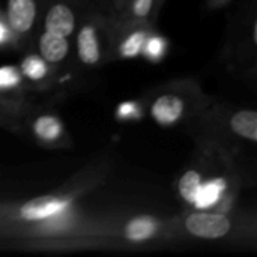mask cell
<instances>
[{
  "label": "cell",
  "instance_id": "cell-7",
  "mask_svg": "<svg viewBox=\"0 0 257 257\" xmlns=\"http://www.w3.org/2000/svg\"><path fill=\"white\" fill-rule=\"evenodd\" d=\"M30 89L24 83L17 65L0 66V126L23 134L24 119L32 110Z\"/></svg>",
  "mask_w": 257,
  "mask_h": 257
},
{
  "label": "cell",
  "instance_id": "cell-9",
  "mask_svg": "<svg viewBox=\"0 0 257 257\" xmlns=\"http://www.w3.org/2000/svg\"><path fill=\"white\" fill-rule=\"evenodd\" d=\"M23 134H29L39 146L47 149H65L72 145L62 117L51 110L38 108L36 105L32 107L24 119Z\"/></svg>",
  "mask_w": 257,
  "mask_h": 257
},
{
  "label": "cell",
  "instance_id": "cell-19",
  "mask_svg": "<svg viewBox=\"0 0 257 257\" xmlns=\"http://www.w3.org/2000/svg\"><path fill=\"white\" fill-rule=\"evenodd\" d=\"M163 2H164V0H160V3H161V5H163Z\"/></svg>",
  "mask_w": 257,
  "mask_h": 257
},
{
  "label": "cell",
  "instance_id": "cell-15",
  "mask_svg": "<svg viewBox=\"0 0 257 257\" xmlns=\"http://www.w3.org/2000/svg\"><path fill=\"white\" fill-rule=\"evenodd\" d=\"M160 0H130L125 9L111 21L114 23H155Z\"/></svg>",
  "mask_w": 257,
  "mask_h": 257
},
{
  "label": "cell",
  "instance_id": "cell-11",
  "mask_svg": "<svg viewBox=\"0 0 257 257\" xmlns=\"http://www.w3.org/2000/svg\"><path fill=\"white\" fill-rule=\"evenodd\" d=\"M154 33L155 23L111 21V59H134L143 54L145 45Z\"/></svg>",
  "mask_w": 257,
  "mask_h": 257
},
{
  "label": "cell",
  "instance_id": "cell-18",
  "mask_svg": "<svg viewBox=\"0 0 257 257\" xmlns=\"http://www.w3.org/2000/svg\"><path fill=\"white\" fill-rule=\"evenodd\" d=\"M232 0H206V8L209 11H214V9H220V8H224L230 3Z\"/></svg>",
  "mask_w": 257,
  "mask_h": 257
},
{
  "label": "cell",
  "instance_id": "cell-13",
  "mask_svg": "<svg viewBox=\"0 0 257 257\" xmlns=\"http://www.w3.org/2000/svg\"><path fill=\"white\" fill-rule=\"evenodd\" d=\"M17 66L30 90H47L54 83L56 68L48 65L38 53L26 54Z\"/></svg>",
  "mask_w": 257,
  "mask_h": 257
},
{
  "label": "cell",
  "instance_id": "cell-14",
  "mask_svg": "<svg viewBox=\"0 0 257 257\" xmlns=\"http://www.w3.org/2000/svg\"><path fill=\"white\" fill-rule=\"evenodd\" d=\"M36 53L53 68L66 65L71 56V41L68 38L42 30L36 36Z\"/></svg>",
  "mask_w": 257,
  "mask_h": 257
},
{
  "label": "cell",
  "instance_id": "cell-10",
  "mask_svg": "<svg viewBox=\"0 0 257 257\" xmlns=\"http://www.w3.org/2000/svg\"><path fill=\"white\" fill-rule=\"evenodd\" d=\"M44 5L45 0H6L3 20L15 44L26 45L32 41Z\"/></svg>",
  "mask_w": 257,
  "mask_h": 257
},
{
  "label": "cell",
  "instance_id": "cell-2",
  "mask_svg": "<svg viewBox=\"0 0 257 257\" xmlns=\"http://www.w3.org/2000/svg\"><path fill=\"white\" fill-rule=\"evenodd\" d=\"M197 148L218 151L232 160L257 143V111L229 102H212L185 126Z\"/></svg>",
  "mask_w": 257,
  "mask_h": 257
},
{
  "label": "cell",
  "instance_id": "cell-16",
  "mask_svg": "<svg viewBox=\"0 0 257 257\" xmlns=\"http://www.w3.org/2000/svg\"><path fill=\"white\" fill-rule=\"evenodd\" d=\"M164 44L166 41L163 38H158L155 33L148 39L146 45H145V50H143V54H146L148 59H160L161 54L164 53Z\"/></svg>",
  "mask_w": 257,
  "mask_h": 257
},
{
  "label": "cell",
  "instance_id": "cell-17",
  "mask_svg": "<svg viewBox=\"0 0 257 257\" xmlns=\"http://www.w3.org/2000/svg\"><path fill=\"white\" fill-rule=\"evenodd\" d=\"M128 2H130V0H113V5H111V14H110V17H111V18L117 17V15L125 9V6L128 5Z\"/></svg>",
  "mask_w": 257,
  "mask_h": 257
},
{
  "label": "cell",
  "instance_id": "cell-6",
  "mask_svg": "<svg viewBox=\"0 0 257 257\" xmlns=\"http://www.w3.org/2000/svg\"><path fill=\"white\" fill-rule=\"evenodd\" d=\"M178 236H181L178 218L166 220L149 214H139L108 226V239L126 245H158Z\"/></svg>",
  "mask_w": 257,
  "mask_h": 257
},
{
  "label": "cell",
  "instance_id": "cell-3",
  "mask_svg": "<svg viewBox=\"0 0 257 257\" xmlns=\"http://www.w3.org/2000/svg\"><path fill=\"white\" fill-rule=\"evenodd\" d=\"M200 83L193 77L166 81L143 98L148 116L161 128H179L193 122L211 102Z\"/></svg>",
  "mask_w": 257,
  "mask_h": 257
},
{
  "label": "cell",
  "instance_id": "cell-8",
  "mask_svg": "<svg viewBox=\"0 0 257 257\" xmlns=\"http://www.w3.org/2000/svg\"><path fill=\"white\" fill-rule=\"evenodd\" d=\"M239 32H232V39L224 50V60L232 72L247 75L256 74V12L254 6L244 15Z\"/></svg>",
  "mask_w": 257,
  "mask_h": 257
},
{
  "label": "cell",
  "instance_id": "cell-1",
  "mask_svg": "<svg viewBox=\"0 0 257 257\" xmlns=\"http://www.w3.org/2000/svg\"><path fill=\"white\" fill-rule=\"evenodd\" d=\"M241 188L235 160L214 151L197 148L194 160L179 176L176 191L190 209H226L233 205Z\"/></svg>",
  "mask_w": 257,
  "mask_h": 257
},
{
  "label": "cell",
  "instance_id": "cell-5",
  "mask_svg": "<svg viewBox=\"0 0 257 257\" xmlns=\"http://www.w3.org/2000/svg\"><path fill=\"white\" fill-rule=\"evenodd\" d=\"M75 36V56L84 69H98L111 60V18L99 11L83 12Z\"/></svg>",
  "mask_w": 257,
  "mask_h": 257
},
{
  "label": "cell",
  "instance_id": "cell-4",
  "mask_svg": "<svg viewBox=\"0 0 257 257\" xmlns=\"http://www.w3.org/2000/svg\"><path fill=\"white\" fill-rule=\"evenodd\" d=\"M176 218L181 236L203 242H233L247 235V221L235 215L233 209H188Z\"/></svg>",
  "mask_w": 257,
  "mask_h": 257
},
{
  "label": "cell",
  "instance_id": "cell-12",
  "mask_svg": "<svg viewBox=\"0 0 257 257\" xmlns=\"http://www.w3.org/2000/svg\"><path fill=\"white\" fill-rule=\"evenodd\" d=\"M81 5L77 0H51L42 8V30L71 39L81 18Z\"/></svg>",
  "mask_w": 257,
  "mask_h": 257
}]
</instances>
